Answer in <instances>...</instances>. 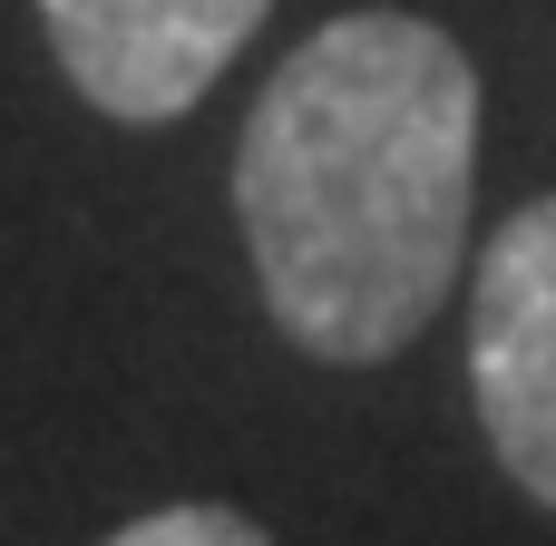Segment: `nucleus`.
<instances>
[{
  "mask_svg": "<svg viewBox=\"0 0 556 546\" xmlns=\"http://www.w3.org/2000/svg\"><path fill=\"white\" fill-rule=\"evenodd\" d=\"M98 546H274L254 518H235V508H156V518H137V528H117V537H98Z\"/></svg>",
  "mask_w": 556,
  "mask_h": 546,
  "instance_id": "4",
  "label": "nucleus"
},
{
  "mask_svg": "<svg viewBox=\"0 0 556 546\" xmlns=\"http://www.w3.org/2000/svg\"><path fill=\"white\" fill-rule=\"evenodd\" d=\"M479 195V68L440 20L313 29L235 137V225L313 361H391L459 283Z\"/></svg>",
  "mask_w": 556,
  "mask_h": 546,
  "instance_id": "1",
  "label": "nucleus"
},
{
  "mask_svg": "<svg viewBox=\"0 0 556 546\" xmlns=\"http://www.w3.org/2000/svg\"><path fill=\"white\" fill-rule=\"evenodd\" d=\"M264 10L274 0H39L68 88L117 127L186 117L264 29Z\"/></svg>",
  "mask_w": 556,
  "mask_h": 546,
  "instance_id": "3",
  "label": "nucleus"
},
{
  "mask_svg": "<svg viewBox=\"0 0 556 546\" xmlns=\"http://www.w3.org/2000/svg\"><path fill=\"white\" fill-rule=\"evenodd\" d=\"M469 391L498 469L556 508V195L518 205L469 283Z\"/></svg>",
  "mask_w": 556,
  "mask_h": 546,
  "instance_id": "2",
  "label": "nucleus"
}]
</instances>
